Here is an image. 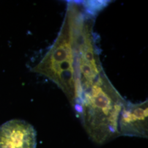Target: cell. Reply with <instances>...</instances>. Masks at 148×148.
Returning <instances> with one entry per match:
<instances>
[{"label":"cell","mask_w":148,"mask_h":148,"mask_svg":"<svg viewBox=\"0 0 148 148\" xmlns=\"http://www.w3.org/2000/svg\"><path fill=\"white\" fill-rule=\"evenodd\" d=\"M126 102L104 74L78 96L73 107L90 139L103 144L119 136V122Z\"/></svg>","instance_id":"cell-1"},{"label":"cell","mask_w":148,"mask_h":148,"mask_svg":"<svg viewBox=\"0 0 148 148\" xmlns=\"http://www.w3.org/2000/svg\"><path fill=\"white\" fill-rule=\"evenodd\" d=\"M148 110V101L136 104L126 101L119 122V136L147 138Z\"/></svg>","instance_id":"cell-3"},{"label":"cell","mask_w":148,"mask_h":148,"mask_svg":"<svg viewBox=\"0 0 148 148\" xmlns=\"http://www.w3.org/2000/svg\"><path fill=\"white\" fill-rule=\"evenodd\" d=\"M32 71L52 81L63 92L73 106L75 95L73 38L66 14L54 42Z\"/></svg>","instance_id":"cell-2"},{"label":"cell","mask_w":148,"mask_h":148,"mask_svg":"<svg viewBox=\"0 0 148 148\" xmlns=\"http://www.w3.org/2000/svg\"><path fill=\"white\" fill-rule=\"evenodd\" d=\"M36 132L29 123L19 119L0 126V148H36Z\"/></svg>","instance_id":"cell-4"}]
</instances>
